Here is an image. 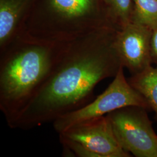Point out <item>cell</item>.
I'll return each mask as SVG.
<instances>
[{"label":"cell","mask_w":157,"mask_h":157,"mask_svg":"<svg viewBox=\"0 0 157 157\" xmlns=\"http://www.w3.org/2000/svg\"><path fill=\"white\" fill-rule=\"evenodd\" d=\"M50 2L61 17L70 21L86 16L94 5V0H50Z\"/></svg>","instance_id":"cell-9"},{"label":"cell","mask_w":157,"mask_h":157,"mask_svg":"<svg viewBox=\"0 0 157 157\" xmlns=\"http://www.w3.org/2000/svg\"><path fill=\"white\" fill-rule=\"evenodd\" d=\"M139 106L150 109L146 100L130 84L122 66L113 80L102 94L84 107L67 113L53 122L59 134L75 124L107 115L119 108Z\"/></svg>","instance_id":"cell-3"},{"label":"cell","mask_w":157,"mask_h":157,"mask_svg":"<svg viewBox=\"0 0 157 157\" xmlns=\"http://www.w3.org/2000/svg\"><path fill=\"white\" fill-rule=\"evenodd\" d=\"M29 41L3 53L0 61V109L12 129L44 83L62 47Z\"/></svg>","instance_id":"cell-2"},{"label":"cell","mask_w":157,"mask_h":157,"mask_svg":"<svg viewBox=\"0 0 157 157\" xmlns=\"http://www.w3.org/2000/svg\"><path fill=\"white\" fill-rule=\"evenodd\" d=\"M145 108L128 106L107 114L124 150L136 157H157V135Z\"/></svg>","instance_id":"cell-4"},{"label":"cell","mask_w":157,"mask_h":157,"mask_svg":"<svg viewBox=\"0 0 157 157\" xmlns=\"http://www.w3.org/2000/svg\"><path fill=\"white\" fill-rule=\"evenodd\" d=\"M115 34L104 32L62 46L50 72L14 129H32L54 122L93 100L95 86L114 78L122 66L113 45Z\"/></svg>","instance_id":"cell-1"},{"label":"cell","mask_w":157,"mask_h":157,"mask_svg":"<svg viewBox=\"0 0 157 157\" xmlns=\"http://www.w3.org/2000/svg\"><path fill=\"white\" fill-rule=\"evenodd\" d=\"M151 56L152 64L157 65V25L152 28Z\"/></svg>","instance_id":"cell-12"},{"label":"cell","mask_w":157,"mask_h":157,"mask_svg":"<svg viewBox=\"0 0 157 157\" xmlns=\"http://www.w3.org/2000/svg\"><path fill=\"white\" fill-rule=\"evenodd\" d=\"M111 6L116 16L119 19L121 26L131 22L130 12L132 0H106Z\"/></svg>","instance_id":"cell-11"},{"label":"cell","mask_w":157,"mask_h":157,"mask_svg":"<svg viewBox=\"0 0 157 157\" xmlns=\"http://www.w3.org/2000/svg\"><path fill=\"white\" fill-rule=\"evenodd\" d=\"M152 29L131 21L115 34L113 45L122 65L131 75L140 73L152 64Z\"/></svg>","instance_id":"cell-5"},{"label":"cell","mask_w":157,"mask_h":157,"mask_svg":"<svg viewBox=\"0 0 157 157\" xmlns=\"http://www.w3.org/2000/svg\"><path fill=\"white\" fill-rule=\"evenodd\" d=\"M136 15L132 20L153 28L157 25V0H133Z\"/></svg>","instance_id":"cell-10"},{"label":"cell","mask_w":157,"mask_h":157,"mask_svg":"<svg viewBox=\"0 0 157 157\" xmlns=\"http://www.w3.org/2000/svg\"><path fill=\"white\" fill-rule=\"evenodd\" d=\"M60 135L78 141L98 157H129L114 133L107 116L75 124Z\"/></svg>","instance_id":"cell-6"},{"label":"cell","mask_w":157,"mask_h":157,"mask_svg":"<svg viewBox=\"0 0 157 157\" xmlns=\"http://www.w3.org/2000/svg\"><path fill=\"white\" fill-rule=\"evenodd\" d=\"M128 80L147 102L157 122V67L151 65L140 73L132 75Z\"/></svg>","instance_id":"cell-8"},{"label":"cell","mask_w":157,"mask_h":157,"mask_svg":"<svg viewBox=\"0 0 157 157\" xmlns=\"http://www.w3.org/2000/svg\"><path fill=\"white\" fill-rule=\"evenodd\" d=\"M29 1H0V45L2 51L17 34L21 15Z\"/></svg>","instance_id":"cell-7"}]
</instances>
